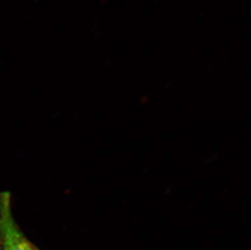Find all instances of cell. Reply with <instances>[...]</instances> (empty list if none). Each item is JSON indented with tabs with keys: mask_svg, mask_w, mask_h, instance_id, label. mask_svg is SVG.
<instances>
[{
	"mask_svg": "<svg viewBox=\"0 0 251 250\" xmlns=\"http://www.w3.org/2000/svg\"><path fill=\"white\" fill-rule=\"evenodd\" d=\"M0 250H38L16 222L8 192L0 193Z\"/></svg>",
	"mask_w": 251,
	"mask_h": 250,
	"instance_id": "6da1fadb",
	"label": "cell"
}]
</instances>
